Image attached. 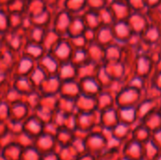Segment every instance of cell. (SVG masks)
Segmentation results:
<instances>
[{"mask_svg":"<svg viewBox=\"0 0 161 160\" xmlns=\"http://www.w3.org/2000/svg\"><path fill=\"white\" fill-rule=\"evenodd\" d=\"M55 138L58 148H64L71 146L73 141L75 138V134L74 131L69 130L65 127H59L55 134Z\"/></svg>","mask_w":161,"mask_h":160,"instance_id":"12","label":"cell"},{"mask_svg":"<svg viewBox=\"0 0 161 160\" xmlns=\"http://www.w3.org/2000/svg\"><path fill=\"white\" fill-rule=\"evenodd\" d=\"M57 109L66 113V114H74L76 113L75 109V100L68 99L64 97L58 96V104H57Z\"/></svg>","mask_w":161,"mask_h":160,"instance_id":"20","label":"cell"},{"mask_svg":"<svg viewBox=\"0 0 161 160\" xmlns=\"http://www.w3.org/2000/svg\"><path fill=\"white\" fill-rule=\"evenodd\" d=\"M31 113L32 112L30 108L27 107V105L24 101H20L9 106L8 121L23 123Z\"/></svg>","mask_w":161,"mask_h":160,"instance_id":"5","label":"cell"},{"mask_svg":"<svg viewBox=\"0 0 161 160\" xmlns=\"http://www.w3.org/2000/svg\"><path fill=\"white\" fill-rule=\"evenodd\" d=\"M85 144H86V150L88 149L97 150L103 146L104 139L99 135H90L85 140Z\"/></svg>","mask_w":161,"mask_h":160,"instance_id":"21","label":"cell"},{"mask_svg":"<svg viewBox=\"0 0 161 160\" xmlns=\"http://www.w3.org/2000/svg\"><path fill=\"white\" fill-rule=\"evenodd\" d=\"M57 152L59 156L60 160H76L78 157L71 146L64 147V148H58Z\"/></svg>","mask_w":161,"mask_h":160,"instance_id":"25","label":"cell"},{"mask_svg":"<svg viewBox=\"0 0 161 160\" xmlns=\"http://www.w3.org/2000/svg\"><path fill=\"white\" fill-rule=\"evenodd\" d=\"M86 58H87V54L85 53V51H83L82 49H75V50H73L70 61L73 64H75L77 68H79L85 65Z\"/></svg>","mask_w":161,"mask_h":160,"instance_id":"22","label":"cell"},{"mask_svg":"<svg viewBox=\"0 0 161 160\" xmlns=\"http://www.w3.org/2000/svg\"><path fill=\"white\" fill-rule=\"evenodd\" d=\"M14 141L16 143H18L24 149V148H26V147L33 146L34 139L31 138L30 136H28L27 134H25V132H22V133L14 136Z\"/></svg>","mask_w":161,"mask_h":160,"instance_id":"24","label":"cell"},{"mask_svg":"<svg viewBox=\"0 0 161 160\" xmlns=\"http://www.w3.org/2000/svg\"><path fill=\"white\" fill-rule=\"evenodd\" d=\"M134 98V93L131 92H126L123 95L122 97V101H130Z\"/></svg>","mask_w":161,"mask_h":160,"instance_id":"33","label":"cell"},{"mask_svg":"<svg viewBox=\"0 0 161 160\" xmlns=\"http://www.w3.org/2000/svg\"><path fill=\"white\" fill-rule=\"evenodd\" d=\"M8 133V129L7 126V123L0 121V140L2 138H4Z\"/></svg>","mask_w":161,"mask_h":160,"instance_id":"30","label":"cell"},{"mask_svg":"<svg viewBox=\"0 0 161 160\" xmlns=\"http://www.w3.org/2000/svg\"><path fill=\"white\" fill-rule=\"evenodd\" d=\"M23 97L24 96L19 91H17L11 85H9L0 92V98L6 103H8L9 106L14 103L23 101Z\"/></svg>","mask_w":161,"mask_h":160,"instance_id":"17","label":"cell"},{"mask_svg":"<svg viewBox=\"0 0 161 160\" xmlns=\"http://www.w3.org/2000/svg\"><path fill=\"white\" fill-rule=\"evenodd\" d=\"M73 47L71 45V43L63 39L58 40V41L53 46V48L51 49V51L49 53H51L53 55V57L59 62H65V61H69L73 53Z\"/></svg>","mask_w":161,"mask_h":160,"instance_id":"4","label":"cell"},{"mask_svg":"<svg viewBox=\"0 0 161 160\" xmlns=\"http://www.w3.org/2000/svg\"><path fill=\"white\" fill-rule=\"evenodd\" d=\"M9 119V105L0 99V121L7 123Z\"/></svg>","mask_w":161,"mask_h":160,"instance_id":"26","label":"cell"},{"mask_svg":"<svg viewBox=\"0 0 161 160\" xmlns=\"http://www.w3.org/2000/svg\"><path fill=\"white\" fill-rule=\"evenodd\" d=\"M47 76H48V74L38 64L28 74V78H29L30 82L32 83L33 87L37 90L40 89V87L42 85V83L44 82V80L46 79Z\"/></svg>","mask_w":161,"mask_h":160,"instance_id":"18","label":"cell"},{"mask_svg":"<svg viewBox=\"0 0 161 160\" xmlns=\"http://www.w3.org/2000/svg\"><path fill=\"white\" fill-rule=\"evenodd\" d=\"M110 98L108 96V95H106V94H103V95H101L100 96V98L97 100V102H96V105H98L99 104V106L100 107H105L108 103H109V100Z\"/></svg>","mask_w":161,"mask_h":160,"instance_id":"29","label":"cell"},{"mask_svg":"<svg viewBox=\"0 0 161 160\" xmlns=\"http://www.w3.org/2000/svg\"><path fill=\"white\" fill-rule=\"evenodd\" d=\"M78 82L80 86L81 94H85L92 97V95H95L96 93L99 92L100 90L99 84L92 76L78 78Z\"/></svg>","mask_w":161,"mask_h":160,"instance_id":"13","label":"cell"},{"mask_svg":"<svg viewBox=\"0 0 161 160\" xmlns=\"http://www.w3.org/2000/svg\"><path fill=\"white\" fill-rule=\"evenodd\" d=\"M33 146L42 154H47L53 151H57L58 145L54 135L43 132L34 139Z\"/></svg>","mask_w":161,"mask_h":160,"instance_id":"1","label":"cell"},{"mask_svg":"<svg viewBox=\"0 0 161 160\" xmlns=\"http://www.w3.org/2000/svg\"><path fill=\"white\" fill-rule=\"evenodd\" d=\"M42 97V94L41 93V91L39 90L35 89L28 94L25 95L23 97V101L27 105V107L30 108L31 112H33L35 109H37L40 107Z\"/></svg>","mask_w":161,"mask_h":160,"instance_id":"19","label":"cell"},{"mask_svg":"<svg viewBox=\"0 0 161 160\" xmlns=\"http://www.w3.org/2000/svg\"><path fill=\"white\" fill-rule=\"evenodd\" d=\"M0 152H1V145H0Z\"/></svg>","mask_w":161,"mask_h":160,"instance_id":"37","label":"cell"},{"mask_svg":"<svg viewBox=\"0 0 161 160\" xmlns=\"http://www.w3.org/2000/svg\"><path fill=\"white\" fill-rule=\"evenodd\" d=\"M96 107V100L93 97L85 94H80L75 99L76 112H92Z\"/></svg>","mask_w":161,"mask_h":160,"instance_id":"16","label":"cell"},{"mask_svg":"<svg viewBox=\"0 0 161 160\" xmlns=\"http://www.w3.org/2000/svg\"><path fill=\"white\" fill-rule=\"evenodd\" d=\"M0 160H6V159H5V158H3V157H2L0 156Z\"/></svg>","mask_w":161,"mask_h":160,"instance_id":"36","label":"cell"},{"mask_svg":"<svg viewBox=\"0 0 161 160\" xmlns=\"http://www.w3.org/2000/svg\"><path fill=\"white\" fill-rule=\"evenodd\" d=\"M57 76L61 82L78 79V69L70 60L59 63V67L57 73Z\"/></svg>","mask_w":161,"mask_h":160,"instance_id":"7","label":"cell"},{"mask_svg":"<svg viewBox=\"0 0 161 160\" xmlns=\"http://www.w3.org/2000/svg\"><path fill=\"white\" fill-rule=\"evenodd\" d=\"M61 81L56 75H48L39 91L42 95H58Z\"/></svg>","mask_w":161,"mask_h":160,"instance_id":"9","label":"cell"},{"mask_svg":"<svg viewBox=\"0 0 161 160\" xmlns=\"http://www.w3.org/2000/svg\"><path fill=\"white\" fill-rule=\"evenodd\" d=\"M42 156V155L34 146H30L23 149L20 160H41Z\"/></svg>","mask_w":161,"mask_h":160,"instance_id":"23","label":"cell"},{"mask_svg":"<svg viewBox=\"0 0 161 160\" xmlns=\"http://www.w3.org/2000/svg\"><path fill=\"white\" fill-rule=\"evenodd\" d=\"M36 65V61L21 54L20 56H18L16 62L12 68L11 76H28V74L31 73Z\"/></svg>","mask_w":161,"mask_h":160,"instance_id":"2","label":"cell"},{"mask_svg":"<svg viewBox=\"0 0 161 160\" xmlns=\"http://www.w3.org/2000/svg\"><path fill=\"white\" fill-rule=\"evenodd\" d=\"M37 64L48 74V75H56L59 67V62L53 57V55L49 52H46L42 58L37 62Z\"/></svg>","mask_w":161,"mask_h":160,"instance_id":"8","label":"cell"},{"mask_svg":"<svg viewBox=\"0 0 161 160\" xmlns=\"http://www.w3.org/2000/svg\"><path fill=\"white\" fill-rule=\"evenodd\" d=\"M76 160H94V157L92 155H89V154H85L84 153V154L78 156Z\"/></svg>","mask_w":161,"mask_h":160,"instance_id":"32","label":"cell"},{"mask_svg":"<svg viewBox=\"0 0 161 160\" xmlns=\"http://www.w3.org/2000/svg\"><path fill=\"white\" fill-rule=\"evenodd\" d=\"M44 125L45 124L42 121H41L37 116L31 113L23 122V132L35 139L44 132Z\"/></svg>","mask_w":161,"mask_h":160,"instance_id":"3","label":"cell"},{"mask_svg":"<svg viewBox=\"0 0 161 160\" xmlns=\"http://www.w3.org/2000/svg\"><path fill=\"white\" fill-rule=\"evenodd\" d=\"M41 160H60L59 156L58 154L57 151H53L47 154H43L42 156V159Z\"/></svg>","mask_w":161,"mask_h":160,"instance_id":"27","label":"cell"},{"mask_svg":"<svg viewBox=\"0 0 161 160\" xmlns=\"http://www.w3.org/2000/svg\"><path fill=\"white\" fill-rule=\"evenodd\" d=\"M103 120L105 121V123L107 124H111L115 122V114L112 110H108L107 111L104 116H103Z\"/></svg>","mask_w":161,"mask_h":160,"instance_id":"28","label":"cell"},{"mask_svg":"<svg viewBox=\"0 0 161 160\" xmlns=\"http://www.w3.org/2000/svg\"><path fill=\"white\" fill-rule=\"evenodd\" d=\"M139 151V147L137 146V145H134V146H132V148H131V153L133 152V153H137Z\"/></svg>","mask_w":161,"mask_h":160,"instance_id":"35","label":"cell"},{"mask_svg":"<svg viewBox=\"0 0 161 160\" xmlns=\"http://www.w3.org/2000/svg\"><path fill=\"white\" fill-rule=\"evenodd\" d=\"M80 94H81V91H80L78 79L61 82L58 91V96L75 100Z\"/></svg>","mask_w":161,"mask_h":160,"instance_id":"6","label":"cell"},{"mask_svg":"<svg viewBox=\"0 0 161 160\" xmlns=\"http://www.w3.org/2000/svg\"><path fill=\"white\" fill-rule=\"evenodd\" d=\"M45 53L46 50L44 49L42 44L30 42V41H27L22 49V55L30 58L36 62H38Z\"/></svg>","mask_w":161,"mask_h":160,"instance_id":"10","label":"cell"},{"mask_svg":"<svg viewBox=\"0 0 161 160\" xmlns=\"http://www.w3.org/2000/svg\"><path fill=\"white\" fill-rule=\"evenodd\" d=\"M23 148L15 141H12L2 147L0 156L6 160H20Z\"/></svg>","mask_w":161,"mask_h":160,"instance_id":"14","label":"cell"},{"mask_svg":"<svg viewBox=\"0 0 161 160\" xmlns=\"http://www.w3.org/2000/svg\"><path fill=\"white\" fill-rule=\"evenodd\" d=\"M92 112H76L75 114V132H83L90 130L92 124Z\"/></svg>","mask_w":161,"mask_h":160,"instance_id":"15","label":"cell"},{"mask_svg":"<svg viewBox=\"0 0 161 160\" xmlns=\"http://www.w3.org/2000/svg\"><path fill=\"white\" fill-rule=\"evenodd\" d=\"M10 85L23 96L28 94L35 90L28 76H11Z\"/></svg>","mask_w":161,"mask_h":160,"instance_id":"11","label":"cell"},{"mask_svg":"<svg viewBox=\"0 0 161 160\" xmlns=\"http://www.w3.org/2000/svg\"><path fill=\"white\" fill-rule=\"evenodd\" d=\"M125 132V127H124V126H119V127H117V129H116V133L117 134H124Z\"/></svg>","mask_w":161,"mask_h":160,"instance_id":"34","label":"cell"},{"mask_svg":"<svg viewBox=\"0 0 161 160\" xmlns=\"http://www.w3.org/2000/svg\"><path fill=\"white\" fill-rule=\"evenodd\" d=\"M123 116H124L125 119H126L128 121H131L133 119V117H134V112H133V110H125L123 112Z\"/></svg>","mask_w":161,"mask_h":160,"instance_id":"31","label":"cell"}]
</instances>
